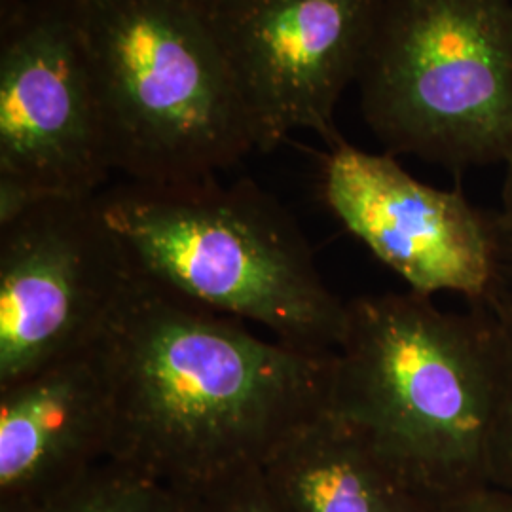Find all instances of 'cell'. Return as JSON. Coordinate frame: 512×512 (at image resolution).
<instances>
[{"instance_id": "2", "label": "cell", "mask_w": 512, "mask_h": 512, "mask_svg": "<svg viewBox=\"0 0 512 512\" xmlns=\"http://www.w3.org/2000/svg\"><path fill=\"white\" fill-rule=\"evenodd\" d=\"M494 374L484 308L452 313L412 291L365 294L348 302L329 412L440 507L488 484Z\"/></svg>"}, {"instance_id": "11", "label": "cell", "mask_w": 512, "mask_h": 512, "mask_svg": "<svg viewBox=\"0 0 512 512\" xmlns=\"http://www.w3.org/2000/svg\"><path fill=\"white\" fill-rule=\"evenodd\" d=\"M283 512H439L368 440L329 410L262 467Z\"/></svg>"}, {"instance_id": "18", "label": "cell", "mask_w": 512, "mask_h": 512, "mask_svg": "<svg viewBox=\"0 0 512 512\" xmlns=\"http://www.w3.org/2000/svg\"><path fill=\"white\" fill-rule=\"evenodd\" d=\"M190 2H194V4H198V6H203V4H209V2H215V0H190Z\"/></svg>"}, {"instance_id": "13", "label": "cell", "mask_w": 512, "mask_h": 512, "mask_svg": "<svg viewBox=\"0 0 512 512\" xmlns=\"http://www.w3.org/2000/svg\"><path fill=\"white\" fill-rule=\"evenodd\" d=\"M494 336V404L488 437V484L512 494V298L499 294L480 306Z\"/></svg>"}, {"instance_id": "15", "label": "cell", "mask_w": 512, "mask_h": 512, "mask_svg": "<svg viewBox=\"0 0 512 512\" xmlns=\"http://www.w3.org/2000/svg\"><path fill=\"white\" fill-rule=\"evenodd\" d=\"M439 512H512V494L486 484L446 499Z\"/></svg>"}, {"instance_id": "16", "label": "cell", "mask_w": 512, "mask_h": 512, "mask_svg": "<svg viewBox=\"0 0 512 512\" xmlns=\"http://www.w3.org/2000/svg\"><path fill=\"white\" fill-rule=\"evenodd\" d=\"M503 188H501V215H499V230L503 238L505 256L512 262V156L505 162Z\"/></svg>"}, {"instance_id": "9", "label": "cell", "mask_w": 512, "mask_h": 512, "mask_svg": "<svg viewBox=\"0 0 512 512\" xmlns=\"http://www.w3.org/2000/svg\"><path fill=\"white\" fill-rule=\"evenodd\" d=\"M321 173L330 213L408 291L427 298L459 294L473 306L503 293L499 220L482 213L459 188L421 183L397 156L372 154L346 139L329 148Z\"/></svg>"}, {"instance_id": "17", "label": "cell", "mask_w": 512, "mask_h": 512, "mask_svg": "<svg viewBox=\"0 0 512 512\" xmlns=\"http://www.w3.org/2000/svg\"><path fill=\"white\" fill-rule=\"evenodd\" d=\"M0 512H42V509L19 507V505H0Z\"/></svg>"}, {"instance_id": "3", "label": "cell", "mask_w": 512, "mask_h": 512, "mask_svg": "<svg viewBox=\"0 0 512 512\" xmlns=\"http://www.w3.org/2000/svg\"><path fill=\"white\" fill-rule=\"evenodd\" d=\"M97 202L135 266L169 291L260 325L285 346L340 348L348 302L323 281L293 215L255 181L129 183Z\"/></svg>"}, {"instance_id": "6", "label": "cell", "mask_w": 512, "mask_h": 512, "mask_svg": "<svg viewBox=\"0 0 512 512\" xmlns=\"http://www.w3.org/2000/svg\"><path fill=\"white\" fill-rule=\"evenodd\" d=\"M137 266L93 198H44L0 226V385L97 344Z\"/></svg>"}, {"instance_id": "12", "label": "cell", "mask_w": 512, "mask_h": 512, "mask_svg": "<svg viewBox=\"0 0 512 512\" xmlns=\"http://www.w3.org/2000/svg\"><path fill=\"white\" fill-rule=\"evenodd\" d=\"M42 512H194V494L105 459Z\"/></svg>"}, {"instance_id": "14", "label": "cell", "mask_w": 512, "mask_h": 512, "mask_svg": "<svg viewBox=\"0 0 512 512\" xmlns=\"http://www.w3.org/2000/svg\"><path fill=\"white\" fill-rule=\"evenodd\" d=\"M194 512H283L262 469L224 478L194 494Z\"/></svg>"}, {"instance_id": "1", "label": "cell", "mask_w": 512, "mask_h": 512, "mask_svg": "<svg viewBox=\"0 0 512 512\" xmlns=\"http://www.w3.org/2000/svg\"><path fill=\"white\" fill-rule=\"evenodd\" d=\"M109 459L188 494L262 469L330 406L336 353L258 338L137 268L101 338Z\"/></svg>"}, {"instance_id": "7", "label": "cell", "mask_w": 512, "mask_h": 512, "mask_svg": "<svg viewBox=\"0 0 512 512\" xmlns=\"http://www.w3.org/2000/svg\"><path fill=\"white\" fill-rule=\"evenodd\" d=\"M74 0L10 10L0 52V179L38 198H93L112 173Z\"/></svg>"}, {"instance_id": "10", "label": "cell", "mask_w": 512, "mask_h": 512, "mask_svg": "<svg viewBox=\"0 0 512 512\" xmlns=\"http://www.w3.org/2000/svg\"><path fill=\"white\" fill-rule=\"evenodd\" d=\"M112 429L101 340L0 385V505L44 509L109 459Z\"/></svg>"}, {"instance_id": "8", "label": "cell", "mask_w": 512, "mask_h": 512, "mask_svg": "<svg viewBox=\"0 0 512 512\" xmlns=\"http://www.w3.org/2000/svg\"><path fill=\"white\" fill-rule=\"evenodd\" d=\"M203 16L255 131L258 152L296 129L332 148L334 112L357 82L380 0H215Z\"/></svg>"}, {"instance_id": "5", "label": "cell", "mask_w": 512, "mask_h": 512, "mask_svg": "<svg viewBox=\"0 0 512 512\" xmlns=\"http://www.w3.org/2000/svg\"><path fill=\"white\" fill-rule=\"evenodd\" d=\"M391 156L448 171L512 156V0H380L357 76Z\"/></svg>"}, {"instance_id": "4", "label": "cell", "mask_w": 512, "mask_h": 512, "mask_svg": "<svg viewBox=\"0 0 512 512\" xmlns=\"http://www.w3.org/2000/svg\"><path fill=\"white\" fill-rule=\"evenodd\" d=\"M112 169L194 183L258 152L236 80L190 0H74Z\"/></svg>"}]
</instances>
